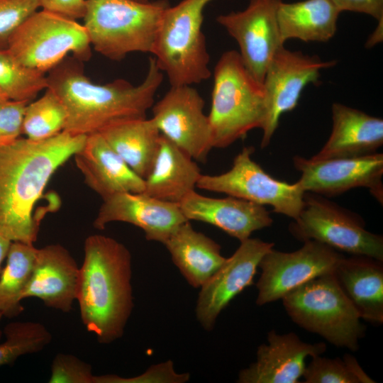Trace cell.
Instances as JSON below:
<instances>
[{
    "mask_svg": "<svg viewBox=\"0 0 383 383\" xmlns=\"http://www.w3.org/2000/svg\"><path fill=\"white\" fill-rule=\"evenodd\" d=\"M86 138L63 131L43 140L18 138L0 145V235L33 244L40 222L35 206L52 174Z\"/></svg>",
    "mask_w": 383,
    "mask_h": 383,
    "instance_id": "obj_1",
    "label": "cell"
},
{
    "mask_svg": "<svg viewBox=\"0 0 383 383\" xmlns=\"http://www.w3.org/2000/svg\"><path fill=\"white\" fill-rule=\"evenodd\" d=\"M82 62L66 57L48 72L47 88L60 98L67 111L64 131L88 135L118 121L145 118L154 104L163 72L150 57L143 81L137 86L118 79L105 84L93 82Z\"/></svg>",
    "mask_w": 383,
    "mask_h": 383,
    "instance_id": "obj_2",
    "label": "cell"
},
{
    "mask_svg": "<svg viewBox=\"0 0 383 383\" xmlns=\"http://www.w3.org/2000/svg\"><path fill=\"white\" fill-rule=\"evenodd\" d=\"M77 298L81 320L99 343H111L123 335L133 308L131 254L123 243L91 235L84 241Z\"/></svg>",
    "mask_w": 383,
    "mask_h": 383,
    "instance_id": "obj_3",
    "label": "cell"
},
{
    "mask_svg": "<svg viewBox=\"0 0 383 383\" xmlns=\"http://www.w3.org/2000/svg\"><path fill=\"white\" fill-rule=\"evenodd\" d=\"M265 117L262 84L248 71L238 52H223L213 70L208 115L213 148L228 147L250 131L262 129Z\"/></svg>",
    "mask_w": 383,
    "mask_h": 383,
    "instance_id": "obj_4",
    "label": "cell"
},
{
    "mask_svg": "<svg viewBox=\"0 0 383 383\" xmlns=\"http://www.w3.org/2000/svg\"><path fill=\"white\" fill-rule=\"evenodd\" d=\"M167 0H87L84 26L91 45L120 61L131 52L152 53Z\"/></svg>",
    "mask_w": 383,
    "mask_h": 383,
    "instance_id": "obj_5",
    "label": "cell"
},
{
    "mask_svg": "<svg viewBox=\"0 0 383 383\" xmlns=\"http://www.w3.org/2000/svg\"><path fill=\"white\" fill-rule=\"evenodd\" d=\"M212 1L182 0L163 13L152 54L170 86L199 84L211 76L202 24Z\"/></svg>",
    "mask_w": 383,
    "mask_h": 383,
    "instance_id": "obj_6",
    "label": "cell"
},
{
    "mask_svg": "<svg viewBox=\"0 0 383 383\" xmlns=\"http://www.w3.org/2000/svg\"><path fill=\"white\" fill-rule=\"evenodd\" d=\"M282 301L287 314L299 326L336 347L358 350L365 327L333 273L298 287Z\"/></svg>",
    "mask_w": 383,
    "mask_h": 383,
    "instance_id": "obj_7",
    "label": "cell"
},
{
    "mask_svg": "<svg viewBox=\"0 0 383 383\" xmlns=\"http://www.w3.org/2000/svg\"><path fill=\"white\" fill-rule=\"evenodd\" d=\"M91 47L84 25L43 9L18 28L6 49L23 65L45 73L69 53L82 62L89 60Z\"/></svg>",
    "mask_w": 383,
    "mask_h": 383,
    "instance_id": "obj_8",
    "label": "cell"
},
{
    "mask_svg": "<svg viewBox=\"0 0 383 383\" xmlns=\"http://www.w3.org/2000/svg\"><path fill=\"white\" fill-rule=\"evenodd\" d=\"M304 201L300 214L289 226L296 239L383 261L382 236L367 231L358 215L313 193L305 192Z\"/></svg>",
    "mask_w": 383,
    "mask_h": 383,
    "instance_id": "obj_9",
    "label": "cell"
},
{
    "mask_svg": "<svg viewBox=\"0 0 383 383\" xmlns=\"http://www.w3.org/2000/svg\"><path fill=\"white\" fill-rule=\"evenodd\" d=\"M253 152L252 147H244L228 171L216 175L201 174L196 187L269 205L274 212L296 219L304 204L305 192L296 182L289 184L270 176L252 160Z\"/></svg>",
    "mask_w": 383,
    "mask_h": 383,
    "instance_id": "obj_10",
    "label": "cell"
},
{
    "mask_svg": "<svg viewBox=\"0 0 383 383\" xmlns=\"http://www.w3.org/2000/svg\"><path fill=\"white\" fill-rule=\"evenodd\" d=\"M344 256L316 240L304 242L299 250L284 252L270 249L261 259L256 283V304L282 299L298 287L322 275L333 274Z\"/></svg>",
    "mask_w": 383,
    "mask_h": 383,
    "instance_id": "obj_11",
    "label": "cell"
},
{
    "mask_svg": "<svg viewBox=\"0 0 383 383\" xmlns=\"http://www.w3.org/2000/svg\"><path fill=\"white\" fill-rule=\"evenodd\" d=\"M335 60L323 61L317 55L292 51L282 47L266 70L262 86L266 117L262 130L261 148H266L277 130L281 116L293 110L304 89L319 82L321 70L334 66Z\"/></svg>",
    "mask_w": 383,
    "mask_h": 383,
    "instance_id": "obj_12",
    "label": "cell"
},
{
    "mask_svg": "<svg viewBox=\"0 0 383 383\" xmlns=\"http://www.w3.org/2000/svg\"><path fill=\"white\" fill-rule=\"evenodd\" d=\"M205 102L192 85L171 86L152 106V117L161 135L195 161L204 162L213 148Z\"/></svg>",
    "mask_w": 383,
    "mask_h": 383,
    "instance_id": "obj_13",
    "label": "cell"
},
{
    "mask_svg": "<svg viewBox=\"0 0 383 383\" xmlns=\"http://www.w3.org/2000/svg\"><path fill=\"white\" fill-rule=\"evenodd\" d=\"M282 1L250 0L244 10L221 14L216 19L237 42L245 67L261 84L271 60L284 46L277 23Z\"/></svg>",
    "mask_w": 383,
    "mask_h": 383,
    "instance_id": "obj_14",
    "label": "cell"
},
{
    "mask_svg": "<svg viewBox=\"0 0 383 383\" xmlns=\"http://www.w3.org/2000/svg\"><path fill=\"white\" fill-rule=\"evenodd\" d=\"M293 160L301 174L296 183L304 192L331 196L365 187L379 202L383 201L382 153L322 160L295 156Z\"/></svg>",
    "mask_w": 383,
    "mask_h": 383,
    "instance_id": "obj_15",
    "label": "cell"
},
{
    "mask_svg": "<svg viewBox=\"0 0 383 383\" xmlns=\"http://www.w3.org/2000/svg\"><path fill=\"white\" fill-rule=\"evenodd\" d=\"M274 244L249 238L200 287L196 318L206 331H211L221 312L244 289L253 283L262 257Z\"/></svg>",
    "mask_w": 383,
    "mask_h": 383,
    "instance_id": "obj_16",
    "label": "cell"
},
{
    "mask_svg": "<svg viewBox=\"0 0 383 383\" xmlns=\"http://www.w3.org/2000/svg\"><path fill=\"white\" fill-rule=\"evenodd\" d=\"M187 221L178 204L143 192H122L103 199L93 226L103 230L111 222L128 223L142 229L148 240L164 244Z\"/></svg>",
    "mask_w": 383,
    "mask_h": 383,
    "instance_id": "obj_17",
    "label": "cell"
},
{
    "mask_svg": "<svg viewBox=\"0 0 383 383\" xmlns=\"http://www.w3.org/2000/svg\"><path fill=\"white\" fill-rule=\"evenodd\" d=\"M267 344H261L257 359L238 373V383H299L305 368L307 357L322 355L325 343H308L294 333L278 334L271 330Z\"/></svg>",
    "mask_w": 383,
    "mask_h": 383,
    "instance_id": "obj_18",
    "label": "cell"
},
{
    "mask_svg": "<svg viewBox=\"0 0 383 383\" xmlns=\"http://www.w3.org/2000/svg\"><path fill=\"white\" fill-rule=\"evenodd\" d=\"M178 204L188 221L209 223L240 242L273 223L264 206L231 196L212 198L194 191Z\"/></svg>",
    "mask_w": 383,
    "mask_h": 383,
    "instance_id": "obj_19",
    "label": "cell"
},
{
    "mask_svg": "<svg viewBox=\"0 0 383 383\" xmlns=\"http://www.w3.org/2000/svg\"><path fill=\"white\" fill-rule=\"evenodd\" d=\"M79 272L74 257L62 245L51 244L38 249L22 299L35 297L47 307L68 313L77 298Z\"/></svg>",
    "mask_w": 383,
    "mask_h": 383,
    "instance_id": "obj_20",
    "label": "cell"
},
{
    "mask_svg": "<svg viewBox=\"0 0 383 383\" xmlns=\"http://www.w3.org/2000/svg\"><path fill=\"white\" fill-rule=\"evenodd\" d=\"M73 157L87 185L102 199L122 192H144V179L126 164L99 133L87 135L84 145Z\"/></svg>",
    "mask_w": 383,
    "mask_h": 383,
    "instance_id": "obj_21",
    "label": "cell"
},
{
    "mask_svg": "<svg viewBox=\"0 0 383 383\" xmlns=\"http://www.w3.org/2000/svg\"><path fill=\"white\" fill-rule=\"evenodd\" d=\"M333 127L313 160L357 157L376 152L383 144V120L339 103L332 105Z\"/></svg>",
    "mask_w": 383,
    "mask_h": 383,
    "instance_id": "obj_22",
    "label": "cell"
},
{
    "mask_svg": "<svg viewBox=\"0 0 383 383\" xmlns=\"http://www.w3.org/2000/svg\"><path fill=\"white\" fill-rule=\"evenodd\" d=\"M382 261L360 255L343 257L333 275L360 318L383 323Z\"/></svg>",
    "mask_w": 383,
    "mask_h": 383,
    "instance_id": "obj_23",
    "label": "cell"
},
{
    "mask_svg": "<svg viewBox=\"0 0 383 383\" xmlns=\"http://www.w3.org/2000/svg\"><path fill=\"white\" fill-rule=\"evenodd\" d=\"M201 173L196 161L161 135L157 152L143 193L165 201L179 204L195 191Z\"/></svg>",
    "mask_w": 383,
    "mask_h": 383,
    "instance_id": "obj_24",
    "label": "cell"
},
{
    "mask_svg": "<svg viewBox=\"0 0 383 383\" xmlns=\"http://www.w3.org/2000/svg\"><path fill=\"white\" fill-rule=\"evenodd\" d=\"M172 260L188 284L200 288L226 260L221 247L196 231L187 221L181 224L163 244Z\"/></svg>",
    "mask_w": 383,
    "mask_h": 383,
    "instance_id": "obj_25",
    "label": "cell"
},
{
    "mask_svg": "<svg viewBox=\"0 0 383 383\" xmlns=\"http://www.w3.org/2000/svg\"><path fill=\"white\" fill-rule=\"evenodd\" d=\"M340 13L331 0L282 1L277 10L281 41L327 42L336 33Z\"/></svg>",
    "mask_w": 383,
    "mask_h": 383,
    "instance_id": "obj_26",
    "label": "cell"
},
{
    "mask_svg": "<svg viewBox=\"0 0 383 383\" xmlns=\"http://www.w3.org/2000/svg\"><path fill=\"white\" fill-rule=\"evenodd\" d=\"M99 133L138 175L143 179L148 175L161 136L152 118L118 121Z\"/></svg>",
    "mask_w": 383,
    "mask_h": 383,
    "instance_id": "obj_27",
    "label": "cell"
},
{
    "mask_svg": "<svg viewBox=\"0 0 383 383\" xmlns=\"http://www.w3.org/2000/svg\"><path fill=\"white\" fill-rule=\"evenodd\" d=\"M37 250L33 244L11 243L6 265L0 273V313L3 316L11 318L23 311L22 295L30 280Z\"/></svg>",
    "mask_w": 383,
    "mask_h": 383,
    "instance_id": "obj_28",
    "label": "cell"
},
{
    "mask_svg": "<svg viewBox=\"0 0 383 383\" xmlns=\"http://www.w3.org/2000/svg\"><path fill=\"white\" fill-rule=\"evenodd\" d=\"M38 100L28 104L26 108L22 134L32 140H43L63 131L67 111L57 96L50 89Z\"/></svg>",
    "mask_w": 383,
    "mask_h": 383,
    "instance_id": "obj_29",
    "label": "cell"
},
{
    "mask_svg": "<svg viewBox=\"0 0 383 383\" xmlns=\"http://www.w3.org/2000/svg\"><path fill=\"white\" fill-rule=\"evenodd\" d=\"M46 88L44 72L23 65L7 49L0 48V92L7 99L30 101Z\"/></svg>",
    "mask_w": 383,
    "mask_h": 383,
    "instance_id": "obj_30",
    "label": "cell"
},
{
    "mask_svg": "<svg viewBox=\"0 0 383 383\" xmlns=\"http://www.w3.org/2000/svg\"><path fill=\"white\" fill-rule=\"evenodd\" d=\"M3 333L6 339L0 343V367L14 362L23 355L41 351L52 340L48 328L34 321L10 323L4 327Z\"/></svg>",
    "mask_w": 383,
    "mask_h": 383,
    "instance_id": "obj_31",
    "label": "cell"
},
{
    "mask_svg": "<svg viewBox=\"0 0 383 383\" xmlns=\"http://www.w3.org/2000/svg\"><path fill=\"white\" fill-rule=\"evenodd\" d=\"M302 377L305 383L375 382L350 354H345L342 359L316 355L306 366Z\"/></svg>",
    "mask_w": 383,
    "mask_h": 383,
    "instance_id": "obj_32",
    "label": "cell"
},
{
    "mask_svg": "<svg viewBox=\"0 0 383 383\" xmlns=\"http://www.w3.org/2000/svg\"><path fill=\"white\" fill-rule=\"evenodd\" d=\"M40 7V0H0V48H7L12 35Z\"/></svg>",
    "mask_w": 383,
    "mask_h": 383,
    "instance_id": "obj_33",
    "label": "cell"
},
{
    "mask_svg": "<svg viewBox=\"0 0 383 383\" xmlns=\"http://www.w3.org/2000/svg\"><path fill=\"white\" fill-rule=\"evenodd\" d=\"M189 373H178L172 360L152 365L141 374L122 377L117 374L94 375V383H184Z\"/></svg>",
    "mask_w": 383,
    "mask_h": 383,
    "instance_id": "obj_34",
    "label": "cell"
},
{
    "mask_svg": "<svg viewBox=\"0 0 383 383\" xmlns=\"http://www.w3.org/2000/svg\"><path fill=\"white\" fill-rule=\"evenodd\" d=\"M94 374L91 365L79 357L58 353L51 365L49 383H94Z\"/></svg>",
    "mask_w": 383,
    "mask_h": 383,
    "instance_id": "obj_35",
    "label": "cell"
},
{
    "mask_svg": "<svg viewBox=\"0 0 383 383\" xmlns=\"http://www.w3.org/2000/svg\"><path fill=\"white\" fill-rule=\"evenodd\" d=\"M28 102L11 99L0 100V145L11 143L20 138Z\"/></svg>",
    "mask_w": 383,
    "mask_h": 383,
    "instance_id": "obj_36",
    "label": "cell"
},
{
    "mask_svg": "<svg viewBox=\"0 0 383 383\" xmlns=\"http://www.w3.org/2000/svg\"><path fill=\"white\" fill-rule=\"evenodd\" d=\"M40 7L43 10L76 21L84 18L87 0H40Z\"/></svg>",
    "mask_w": 383,
    "mask_h": 383,
    "instance_id": "obj_37",
    "label": "cell"
},
{
    "mask_svg": "<svg viewBox=\"0 0 383 383\" xmlns=\"http://www.w3.org/2000/svg\"><path fill=\"white\" fill-rule=\"evenodd\" d=\"M340 12L353 11L383 20V0H331Z\"/></svg>",
    "mask_w": 383,
    "mask_h": 383,
    "instance_id": "obj_38",
    "label": "cell"
},
{
    "mask_svg": "<svg viewBox=\"0 0 383 383\" xmlns=\"http://www.w3.org/2000/svg\"><path fill=\"white\" fill-rule=\"evenodd\" d=\"M382 27L383 20L378 21V26L374 30V32L371 35V36L366 43L367 48H372L377 43L382 41Z\"/></svg>",
    "mask_w": 383,
    "mask_h": 383,
    "instance_id": "obj_39",
    "label": "cell"
},
{
    "mask_svg": "<svg viewBox=\"0 0 383 383\" xmlns=\"http://www.w3.org/2000/svg\"><path fill=\"white\" fill-rule=\"evenodd\" d=\"M11 241L0 235V273L1 271V265L6 257V255Z\"/></svg>",
    "mask_w": 383,
    "mask_h": 383,
    "instance_id": "obj_40",
    "label": "cell"
},
{
    "mask_svg": "<svg viewBox=\"0 0 383 383\" xmlns=\"http://www.w3.org/2000/svg\"><path fill=\"white\" fill-rule=\"evenodd\" d=\"M3 316L1 315V313H0V323H1V320ZM3 334V331L1 329V327H0V339L1 338V335Z\"/></svg>",
    "mask_w": 383,
    "mask_h": 383,
    "instance_id": "obj_41",
    "label": "cell"
},
{
    "mask_svg": "<svg viewBox=\"0 0 383 383\" xmlns=\"http://www.w3.org/2000/svg\"><path fill=\"white\" fill-rule=\"evenodd\" d=\"M7 99L1 92H0V100Z\"/></svg>",
    "mask_w": 383,
    "mask_h": 383,
    "instance_id": "obj_42",
    "label": "cell"
},
{
    "mask_svg": "<svg viewBox=\"0 0 383 383\" xmlns=\"http://www.w3.org/2000/svg\"><path fill=\"white\" fill-rule=\"evenodd\" d=\"M134 1H139V2H148V1H150V0H134Z\"/></svg>",
    "mask_w": 383,
    "mask_h": 383,
    "instance_id": "obj_43",
    "label": "cell"
}]
</instances>
